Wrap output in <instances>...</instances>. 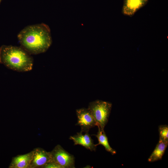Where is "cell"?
Returning a JSON list of instances; mask_svg holds the SVG:
<instances>
[{
	"label": "cell",
	"mask_w": 168,
	"mask_h": 168,
	"mask_svg": "<svg viewBox=\"0 0 168 168\" xmlns=\"http://www.w3.org/2000/svg\"><path fill=\"white\" fill-rule=\"evenodd\" d=\"M17 37L21 47L30 54L45 52L52 43L50 28L44 23L26 27L19 32Z\"/></svg>",
	"instance_id": "cell-1"
},
{
	"label": "cell",
	"mask_w": 168,
	"mask_h": 168,
	"mask_svg": "<svg viewBox=\"0 0 168 168\" xmlns=\"http://www.w3.org/2000/svg\"><path fill=\"white\" fill-rule=\"evenodd\" d=\"M0 63L13 70L24 72L32 69L33 59L21 47L3 45L0 48Z\"/></svg>",
	"instance_id": "cell-2"
},
{
	"label": "cell",
	"mask_w": 168,
	"mask_h": 168,
	"mask_svg": "<svg viewBox=\"0 0 168 168\" xmlns=\"http://www.w3.org/2000/svg\"><path fill=\"white\" fill-rule=\"evenodd\" d=\"M112 107L111 103L96 100L89 103L88 109L90 111L96 123V126L104 130L108 123Z\"/></svg>",
	"instance_id": "cell-3"
},
{
	"label": "cell",
	"mask_w": 168,
	"mask_h": 168,
	"mask_svg": "<svg viewBox=\"0 0 168 168\" xmlns=\"http://www.w3.org/2000/svg\"><path fill=\"white\" fill-rule=\"evenodd\" d=\"M51 161L61 168H74L75 167L74 156L64 149L60 145H57L50 152Z\"/></svg>",
	"instance_id": "cell-4"
},
{
	"label": "cell",
	"mask_w": 168,
	"mask_h": 168,
	"mask_svg": "<svg viewBox=\"0 0 168 168\" xmlns=\"http://www.w3.org/2000/svg\"><path fill=\"white\" fill-rule=\"evenodd\" d=\"M76 113L77 118L76 125L81 127V131L88 132L91 128L96 126V123L88 108H83L77 109Z\"/></svg>",
	"instance_id": "cell-5"
},
{
	"label": "cell",
	"mask_w": 168,
	"mask_h": 168,
	"mask_svg": "<svg viewBox=\"0 0 168 168\" xmlns=\"http://www.w3.org/2000/svg\"><path fill=\"white\" fill-rule=\"evenodd\" d=\"M30 168H43L47 164L51 161L50 152L38 147L32 151Z\"/></svg>",
	"instance_id": "cell-6"
},
{
	"label": "cell",
	"mask_w": 168,
	"mask_h": 168,
	"mask_svg": "<svg viewBox=\"0 0 168 168\" xmlns=\"http://www.w3.org/2000/svg\"><path fill=\"white\" fill-rule=\"evenodd\" d=\"M84 133L85 134H83V132L81 131L77 134L70 136L69 139L73 141L74 145H81L91 151H95L96 146L94 144L88 132Z\"/></svg>",
	"instance_id": "cell-7"
},
{
	"label": "cell",
	"mask_w": 168,
	"mask_h": 168,
	"mask_svg": "<svg viewBox=\"0 0 168 168\" xmlns=\"http://www.w3.org/2000/svg\"><path fill=\"white\" fill-rule=\"evenodd\" d=\"M32 151L27 153L18 155L12 158L9 168H30Z\"/></svg>",
	"instance_id": "cell-8"
},
{
	"label": "cell",
	"mask_w": 168,
	"mask_h": 168,
	"mask_svg": "<svg viewBox=\"0 0 168 168\" xmlns=\"http://www.w3.org/2000/svg\"><path fill=\"white\" fill-rule=\"evenodd\" d=\"M148 0H124L122 9L125 15L132 16L143 7Z\"/></svg>",
	"instance_id": "cell-9"
},
{
	"label": "cell",
	"mask_w": 168,
	"mask_h": 168,
	"mask_svg": "<svg viewBox=\"0 0 168 168\" xmlns=\"http://www.w3.org/2000/svg\"><path fill=\"white\" fill-rule=\"evenodd\" d=\"M168 145V143L159 140L154 150L148 158V161L153 162L161 160Z\"/></svg>",
	"instance_id": "cell-10"
},
{
	"label": "cell",
	"mask_w": 168,
	"mask_h": 168,
	"mask_svg": "<svg viewBox=\"0 0 168 168\" xmlns=\"http://www.w3.org/2000/svg\"><path fill=\"white\" fill-rule=\"evenodd\" d=\"M97 127L98 129V131L97 134L95 135L98 139V143L96 144V145L97 146L99 145H102L107 151L110 152L112 155L115 154L116 153V152L110 146L108 138L104 130H102L99 126Z\"/></svg>",
	"instance_id": "cell-11"
},
{
	"label": "cell",
	"mask_w": 168,
	"mask_h": 168,
	"mask_svg": "<svg viewBox=\"0 0 168 168\" xmlns=\"http://www.w3.org/2000/svg\"><path fill=\"white\" fill-rule=\"evenodd\" d=\"M159 140L168 143V126L167 125H160L158 127Z\"/></svg>",
	"instance_id": "cell-12"
},
{
	"label": "cell",
	"mask_w": 168,
	"mask_h": 168,
	"mask_svg": "<svg viewBox=\"0 0 168 168\" xmlns=\"http://www.w3.org/2000/svg\"><path fill=\"white\" fill-rule=\"evenodd\" d=\"M43 168H61V167L55 163L51 161L44 166Z\"/></svg>",
	"instance_id": "cell-13"
},
{
	"label": "cell",
	"mask_w": 168,
	"mask_h": 168,
	"mask_svg": "<svg viewBox=\"0 0 168 168\" xmlns=\"http://www.w3.org/2000/svg\"><path fill=\"white\" fill-rule=\"evenodd\" d=\"M1 0H0V2H1Z\"/></svg>",
	"instance_id": "cell-14"
}]
</instances>
